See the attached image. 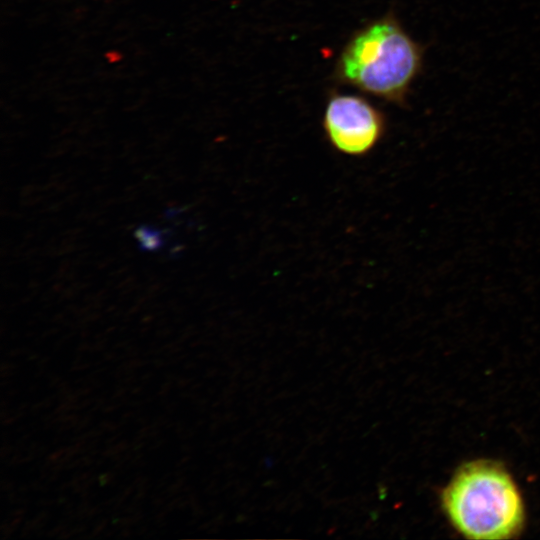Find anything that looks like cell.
Returning <instances> with one entry per match:
<instances>
[{
  "label": "cell",
  "instance_id": "277c9868",
  "mask_svg": "<svg viewBox=\"0 0 540 540\" xmlns=\"http://www.w3.org/2000/svg\"><path fill=\"white\" fill-rule=\"evenodd\" d=\"M137 235L142 240L145 249H155L158 246L159 235L157 232L149 229H140L137 231Z\"/></svg>",
  "mask_w": 540,
  "mask_h": 540
},
{
  "label": "cell",
  "instance_id": "6da1fadb",
  "mask_svg": "<svg viewBox=\"0 0 540 540\" xmlns=\"http://www.w3.org/2000/svg\"><path fill=\"white\" fill-rule=\"evenodd\" d=\"M422 61V46L393 15H387L352 35L338 57L335 71L342 83L403 104Z\"/></svg>",
  "mask_w": 540,
  "mask_h": 540
},
{
  "label": "cell",
  "instance_id": "7a4b0ae2",
  "mask_svg": "<svg viewBox=\"0 0 540 540\" xmlns=\"http://www.w3.org/2000/svg\"><path fill=\"white\" fill-rule=\"evenodd\" d=\"M450 521L473 539H503L519 532L523 505L518 489L502 468L474 462L458 471L443 495Z\"/></svg>",
  "mask_w": 540,
  "mask_h": 540
},
{
  "label": "cell",
  "instance_id": "3957f363",
  "mask_svg": "<svg viewBox=\"0 0 540 540\" xmlns=\"http://www.w3.org/2000/svg\"><path fill=\"white\" fill-rule=\"evenodd\" d=\"M322 126L330 145L346 156L369 154L383 138L385 117L365 98L333 93L326 104Z\"/></svg>",
  "mask_w": 540,
  "mask_h": 540
}]
</instances>
